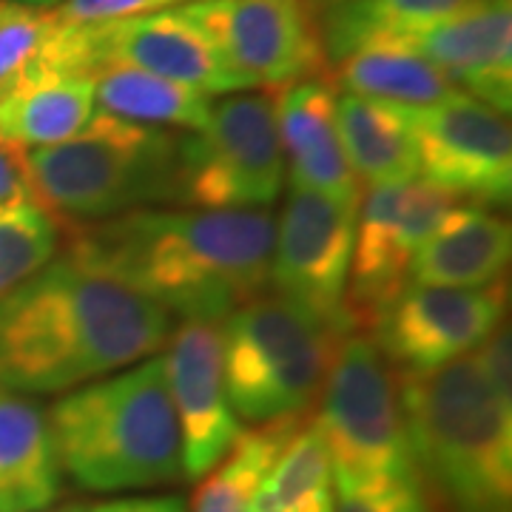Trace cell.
Wrapping results in <instances>:
<instances>
[{
    "label": "cell",
    "instance_id": "obj_36",
    "mask_svg": "<svg viewBox=\"0 0 512 512\" xmlns=\"http://www.w3.org/2000/svg\"><path fill=\"white\" fill-rule=\"evenodd\" d=\"M49 512H89V507H86V504H63V507H57V510Z\"/></svg>",
    "mask_w": 512,
    "mask_h": 512
},
{
    "label": "cell",
    "instance_id": "obj_2",
    "mask_svg": "<svg viewBox=\"0 0 512 512\" xmlns=\"http://www.w3.org/2000/svg\"><path fill=\"white\" fill-rule=\"evenodd\" d=\"M274 234L268 208H137L66 228L63 248L171 316L222 322L268 291Z\"/></svg>",
    "mask_w": 512,
    "mask_h": 512
},
{
    "label": "cell",
    "instance_id": "obj_27",
    "mask_svg": "<svg viewBox=\"0 0 512 512\" xmlns=\"http://www.w3.org/2000/svg\"><path fill=\"white\" fill-rule=\"evenodd\" d=\"M55 9L0 0V94L15 86L55 32Z\"/></svg>",
    "mask_w": 512,
    "mask_h": 512
},
{
    "label": "cell",
    "instance_id": "obj_31",
    "mask_svg": "<svg viewBox=\"0 0 512 512\" xmlns=\"http://www.w3.org/2000/svg\"><path fill=\"white\" fill-rule=\"evenodd\" d=\"M15 202H35L26 151L0 143V208Z\"/></svg>",
    "mask_w": 512,
    "mask_h": 512
},
{
    "label": "cell",
    "instance_id": "obj_30",
    "mask_svg": "<svg viewBox=\"0 0 512 512\" xmlns=\"http://www.w3.org/2000/svg\"><path fill=\"white\" fill-rule=\"evenodd\" d=\"M473 365L481 370V376L487 379V384L493 387L495 393L512 402V359H510V330L507 325L498 328L470 353Z\"/></svg>",
    "mask_w": 512,
    "mask_h": 512
},
{
    "label": "cell",
    "instance_id": "obj_1",
    "mask_svg": "<svg viewBox=\"0 0 512 512\" xmlns=\"http://www.w3.org/2000/svg\"><path fill=\"white\" fill-rule=\"evenodd\" d=\"M171 313L72 251L0 299V387L63 393L157 356Z\"/></svg>",
    "mask_w": 512,
    "mask_h": 512
},
{
    "label": "cell",
    "instance_id": "obj_28",
    "mask_svg": "<svg viewBox=\"0 0 512 512\" xmlns=\"http://www.w3.org/2000/svg\"><path fill=\"white\" fill-rule=\"evenodd\" d=\"M333 512H436L421 478L413 481H373V484H336Z\"/></svg>",
    "mask_w": 512,
    "mask_h": 512
},
{
    "label": "cell",
    "instance_id": "obj_32",
    "mask_svg": "<svg viewBox=\"0 0 512 512\" xmlns=\"http://www.w3.org/2000/svg\"><path fill=\"white\" fill-rule=\"evenodd\" d=\"M89 512H188L185 504L174 495L165 498H120V501H106L89 507Z\"/></svg>",
    "mask_w": 512,
    "mask_h": 512
},
{
    "label": "cell",
    "instance_id": "obj_8",
    "mask_svg": "<svg viewBox=\"0 0 512 512\" xmlns=\"http://www.w3.org/2000/svg\"><path fill=\"white\" fill-rule=\"evenodd\" d=\"M274 92L228 94L200 131L180 134L177 205L208 211L268 208L285 185Z\"/></svg>",
    "mask_w": 512,
    "mask_h": 512
},
{
    "label": "cell",
    "instance_id": "obj_35",
    "mask_svg": "<svg viewBox=\"0 0 512 512\" xmlns=\"http://www.w3.org/2000/svg\"><path fill=\"white\" fill-rule=\"evenodd\" d=\"M15 3H26V6H40V9H49V6H60L63 0H15Z\"/></svg>",
    "mask_w": 512,
    "mask_h": 512
},
{
    "label": "cell",
    "instance_id": "obj_29",
    "mask_svg": "<svg viewBox=\"0 0 512 512\" xmlns=\"http://www.w3.org/2000/svg\"><path fill=\"white\" fill-rule=\"evenodd\" d=\"M191 0H63L55 9L60 23L72 26H94V23H114V20L154 15L165 9H177Z\"/></svg>",
    "mask_w": 512,
    "mask_h": 512
},
{
    "label": "cell",
    "instance_id": "obj_16",
    "mask_svg": "<svg viewBox=\"0 0 512 512\" xmlns=\"http://www.w3.org/2000/svg\"><path fill=\"white\" fill-rule=\"evenodd\" d=\"M274 94L279 137L293 188L362 202L365 191L350 171L336 128L339 92L330 86L328 77L299 80Z\"/></svg>",
    "mask_w": 512,
    "mask_h": 512
},
{
    "label": "cell",
    "instance_id": "obj_22",
    "mask_svg": "<svg viewBox=\"0 0 512 512\" xmlns=\"http://www.w3.org/2000/svg\"><path fill=\"white\" fill-rule=\"evenodd\" d=\"M94 103L128 123L200 131L211 117V97L126 63H106L94 72Z\"/></svg>",
    "mask_w": 512,
    "mask_h": 512
},
{
    "label": "cell",
    "instance_id": "obj_15",
    "mask_svg": "<svg viewBox=\"0 0 512 512\" xmlns=\"http://www.w3.org/2000/svg\"><path fill=\"white\" fill-rule=\"evenodd\" d=\"M430 60L458 92L501 114L512 109V0H476L453 18L376 40Z\"/></svg>",
    "mask_w": 512,
    "mask_h": 512
},
{
    "label": "cell",
    "instance_id": "obj_5",
    "mask_svg": "<svg viewBox=\"0 0 512 512\" xmlns=\"http://www.w3.org/2000/svg\"><path fill=\"white\" fill-rule=\"evenodd\" d=\"M35 202L66 228L177 202L180 134L94 111L74 137L26 151Z\"/></svg>",
    "mask_w": 512,
    "mask_h": 512
},
{
    "label": "cell",
    "instance_id": "obj_12",
    "mask_svg": "<svg viewBox=\"0 0 512 512\" xmlns=\"http://www.w3.org/2000/svg\"><path fill=\"white\" fill-rule=\"evenodd\" d=\"M419 177L478 208L507 205L512 194V131L507 114L464 92L433 106L404 109Z\"/></svg>",
    "mask_w": 512,
    "mask_h": 512
},
{
    "label": "cell",
    "instance_id": "obj_24",
    "mask_svg": "<svg viewBox=\"0 0 512 512\" xmlns=\"http://www.w3.org/2000/svg\"><path fill=\"white\" fill-rule=\"evenodd\" d=\"M476 0H348L322 15L328 66L353 49L453 18Z\"/></svg>",
    "mask_w": 512,
    "mask_h": 512
},
{
    "label": "cell",
    "instance_id": "obj_3",
    "mask_svg": "<svg viewBox=\"0 0 512 512\" xmlns=\"http://www.w3.org/2000/svg\"><path fill=\"white\" fill-rule=\"evenodd\" d=\"M416 473L441 512H512V402L470 356L393 370Z\"/></svg>",
    "mask_w": 512,
    "mask_h": 512
},
{
    "label": "cell",
    "instance_id": "obj_7",
    "mask_svg": "<svg viewBox=\"0 0 512 512\" xmlns=\"http://www.w3.org/2000/svg\"><path fill=\"white\" fill-rule=\"evenodd\" d=\"M313 416L328 441L336 484L419 478L396 373L370 333L342 336Z\"/></svg>",
    "mask_w": 512,
    "mask_h": 512
},
{
    "label": "cell",
    "instance_id": "obj_18",
    "mask_svg": "<svg viewBox=\"0 0 512 512\" xmlns=\"http://www.w3.org/2000/svg\"><path fill=\"white\" fill-rule=\"evenodd\" d=\"M63 493L49 413L0 387V512H46Z\"/></svg>",
    "mask_w": 512,
    "mask_h": 512
},
{
    "label": "cell",
    "instance_id": "obj_13",
    "mask_svg": "<svg viewBox=\"0 0 512 512\" xmlns=\"http://www.w3.org/2000/svg\"><path fill=\"white\" fill-rule=\"evenodd\" d=\"M507 282L487 288H407L370 330L393 370H436L473 350L504 325Z\"/></svg>",
    "mask_w": 512,
    "mask_h": 512
},
{
    "label": "cell",
    "instance_id": "obj_17",
    "mask_svg": "<svg viewBox=\"0 0 512 512\" xmlns=\"http://www.w3.org/2000/svg\"><path fill=\"white\" fill-rule=\"evenodd\" d=\"M510 254L512 231L507 220L478 205H458L421 242L410 265V285L487 288L504 279Z\"/></svg>",
    "mask_w": 512,
    "mask_h": 512
},
{
    "label": "cell",
    "instance_id": "obj_33",
    "mask_svg": "<svg viewBox=\"0 0 512 512\" xmlns=\"http://www.w3.org/2000/svg\"><path fill=\"white\" fill-rule=\"evenodd\" d=\"M254 512H333V501H328V504H305V507H256Z\"/></svg>",
    "mask_w": 512,
    "mask_h": 512
},
{
    "label": "cell",
    "instance_id": "obj_34",
    "mask_svg": "<svg viewBox=\"0 0 512 512\" xmlns=\"http://www.w3.org/2000/svg\"><path fill=\"white\" fill-rule=\"evenodd\" d=\"M308 3H311L319 15H325L328 9H333V6H342V3H348V0H308Z\"/></svg>",
    "mask_w": 512,
    "mask_h": 512
},
{
    "label": "cell",
    "instance_id": "obj_14",
    "mask_svg": "<svg viewBox=\"0 0 512 512\" xmlns=\"http://www.w3.org/2000/svg\"><path fill=\"white\" fill-rule=\"evenodd\" d=\"M165 345V379L183 439V476L200 481L239 436V419L225 390L220 322L183 319Z\"/></svg>",
    "mask_w": 512,
    "mask_h": 512
},
{
    "label": "cell",
    "instance_id": "obj_20",
    "mask_svg": "<svg viewBox=\"0 0 512 512\" xmlns=\"http://www.w3.org/2000/svg\"><path fill=\"white\" fill-rule=\"evenodd\" d=\"M336 128L350 171L362 191L419 177L416 146L402 106L339 92Z\"/></svg>",
    "mask_w": 512,
    "mask_h": 512
},
{
    "label": "cell",
    "instance_id": "obj_11",
    "mask_svg": "<svg viewBox=\"0 0 512 512\" xmlns=\"http://www.w3.org/2000/svg\"><path fill=\"white\" fill-rule=\"evenodd\" d=\"M359 202L293 188L276 220L271 285L333 333H353L345 313Z\"/></svg>",
    "mask_w": 512,
    "mask_h": 512
},
{
    "label": "cell",
    "instance_id": "obj_21",
    "mask_svg": "<svg viewBox=\"0 0 512 512\" xmlns=\"http://www.w3.org/2000/svg\"><path fill=\"white\" fill-rule=\"evenodd\" d=\"M325 77L336 92L370 97L404 109L433 106L458 92L430 60L399 43H365L330 63Z\"/></svg>",
    "mask_w": 512,
    "mask_h": 512
},
{
    "label": "cell",
    "instance_id": "obj_4",
    "mask_svg": "<svg viewBox=\"0 0 512 512\" xmlns=\"http://www.w3.org/2000/svg\"><path fill=\"white\" fill-rule=\"evenodd\" d=\"M63 473L92 493L174 484L183 476V439L163 356L83 384L49 410Z\"/></svg>",
    "mask_w": 512,
    "mask_h": 512
},
{
    "label": "cell",
    "instance_id": "obj_23",
    "mask_svg": "<svg viewBox=\"0 0 512 512\" xmlns=\"http://www.w3.org/2000/svg\"><path fill=\"white\" fill-rule=\"evenodd\" d=\"M308 419V416H305ZM302 419L256 424L254 430H239L237 441L222 461L205 476L194 493L191 512H254L256 495L268 478L282 447L288 444Z\"/></svg>",
    "mask_w": 512,
    "mask_h": 512
},
{
    "label": "cell",
    "instance_id": "obj_10",
    "mask_svg": "<svg viewBox=\"0 0 512 512\" xmlns=\"http://www.w3.org/2000/svg\"><path fill=\"white\" fill-rule=\"evenodd\" d=\"M180 12L251 89L328 74L322 15L308 0H191Z\"/></svg>",
    "mask_w": 512,
    "mask_h": 512
},
{
    "label": "cell",
    "instance_id": "obj_19",
    "mask_svg": "<svg viewBox=\"0 0 512 512\" xmlns=\"http://www.w3.org/2000/svg\"><path fill=\"white\" fill-rule=\"evenodd\" d=\"M94 114V80L26 69L0 94V143L32 151L74 137Z\"/></svg>",
    "mask_w": 512,
    "mask_h": 512
},
{
    "label": "cell",
    "instance_id": "obj_25",
    "mask_svg": "<svg viewBox=\"0 0 512 512\" xmlns=\"http://www.w3.org/2000/svg\"><path fill=\"white\" fill-rule=\"evenodd\" d=\"M333 501V464L316 416L302 419L262 481L256 507H305Z\"/></svg>",
    "mask_w": 512,
    "mask_h": 512
},
{
    "label": "cell",
    "instance_id": "obj_9",
    "mask_svg": "<svg viewBox=\"0 0 512 512\" xmlns=\"http://www.w3.org/2000/svg\"><path fill=\"white\" fill-rule=\"evenodd\" d=\"M458 205V197L421 177L365 188L345 291L350 330L370 333L376 328L382 313L407 291L421 242Z\"/></svg>",
    "mask_w": 512,
    "mask_h": 512
},
{
    "label": "cell",
    "instance_id": "obj_6",
    "mask_svg": "<svg viewBox=\"0 0 512 512\" xmlns=\"http://www.w3.org/2000/svg\"><path fill=\"white\" fill-rule=\"evenodd\" d=\"M222 370L234 416L274 424L311 416L342 342L279 293H259L220 322Z\"/></svg>",
    "mask_w": 512,
    "mask_h": 512
},
{
    "label": "cell",
    "instance_id": "obj_26",
    "mask_svg": "<svg viewBox=\"0 0 512 512\" xmlns=\"http://www.w3.org/2000/svg\"><path fill=\"white\" fill-rule=\"evenodd\" d=\"M60 225L37 202L0 208V299L60 254Z\"/></svg>",
    "mask_w": 512,
    "mask_h": 512
}]
</instances>
